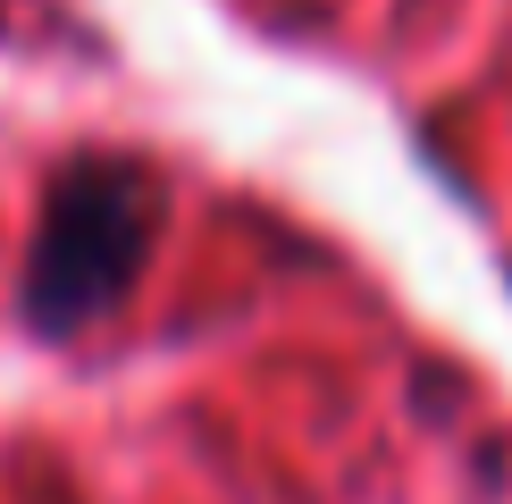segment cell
I'll list each match as a JSON object with an SVG mask.
<instances>
[{"mask_svg": "<svg viewBox=\"0 0 512 504\" xmlns=\"http://www.w3.org/2000/svg\"><path fill=\"white\" fill-rule=\"evenodd\" d=\"M152 252V177L135 160H76L51 185L26 252V320L42 336H76L135 286Z\"/></svg>", "mask_w": 512, "mask_h": 504, "instance_id": "obj_1", "label": "cell"}]
</instances>
